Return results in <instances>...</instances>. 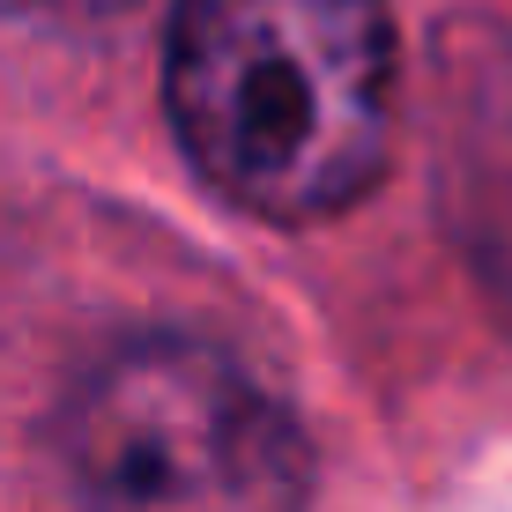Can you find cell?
<instances>
[{
    "label": "cell",
    "mask_w": 512,
    "mask_h": 512,
    "mask_svg": "<svg viewBox=\"0 0 512 512\" xmlns=\"http://www.w3.org/2000/svg\"><path fill=\"white\" fill-rule=\"evenodd\" d=\"M164 112L245 216L327 223L394 149V23L379 0H179Z\"/></svg>",
    "instance_id": "6da1fadb"
},
{
    "label": "cell",
    "mask_w": 512,
    "mask_h": 512,
    "mask_svg": "<svg viewBox=\"0 0 512 512\" xmlns=\"http://www.w3.org/2000/svg\"><path fill=\"white\" fill-rule=\"evenodd\" d=\"M8 8H23V15H60V23H75V15H112V8H127V0H8Z\"/></svg>",
    "instance_id": "277c9868"
},
{
    "label": "cell",
    "mask_w": 512,
    "mask_h": 512,
    "mask_svg": "<svg viewBox=\"0 0 512 512\" xmlns=\"http://www.w3.org/2000/svg\"><path fill=\"white\" fill-rule=\"evenodd\" d=\"M60 453L90 512H305L312 453L238 357L141 334L67 394Z\"/></svg>",
    "instance_id": "7a4b0ae2"
},
{
    "label": "cell",
    "mask_w": 512,
    "mask_h": 512,
    "mask_svg": "<svg viewBox=\"0 0 512 512\" xmlns=\"http://www.w3.org/2000/svg\"><path fill=\"white\" fill-rule=\"evenodd\" d=\"M446 201L512 320V38H468L446 67Z\"/></svg>",
    "instance_id": "3957f363"
}]
</instances>
